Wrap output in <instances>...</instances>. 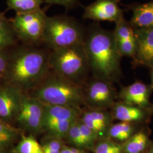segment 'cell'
I'll return each instance as SVG.
<instances>
[{
  "instance_id": "obj_1",
  "label": "cell",
  "mask_w": 153,
  "mask_h": 153,
  "mask_svg": "<svg viewBox=\"0 0 153 153\" xmlns=\"http://www.w3.org/2000/svg\"><path fill=\"white\" fill-rule=\"evenodd\" d=\"M83 45L90 71L95 78L112 82L121 75V56L113 31L104 29L98 23L86 28Z\"/></svg>"
},
{
  "instance_id": "obj_2",
  "label": "cell",
  "mask_w": 153,
  "mask_h": 153,
  "mask_svg": "<svg viewBox=\"0 0 153 153\" xmlns=\"http://www.w3.org/2000/svg\"><path fill=\"white\" fill-rule=\"evenodd\" d=\"M49 53L27 45L18 49L9 61L7 69L16 85L14 88L27 90L38 87L48 76L51 68Z\"/></svg>"
},
{
  "instance_id": "obj_3",
  "label": "cell",
  "mask_w": 153,
  "mask_h": 153,
  "mask_svg": "<svg viewBox=\"0 0 153 153\" xmlns=\"http://www.w3.org/2000/svg\"><path fill=\"white\" fill-rule=\"evenodd\" d=\"M55 73V72H54ZM33 97L42 103L79 109L85 104L84 91L76 83L56 74L46 76L36 87Z\"/></svg>"
},
{
  "instance_id": "obj_4",
  "label": "cell",
  "mask_w": 153,
  "mask_h": 153,
  "mask_svg": "<svg viewBox=\"0 0 153 153\" xmlns=\"http://www.w3.org/2000/svg\"><path fill=\"white\" fill-rule=\"evenodd\" d=\"M86 28L71 16L66 15L47 16L43 44L51 50L83 44Z\"/></svg>"
},
{
  "instance_id": "obj_5",
  "label": "cell",
  "mask_w": 153,
  "mask_h": 153,
  "mask_svg": "<svg viewBox=\"0 0 153 153\" xmlns=\"http://www.w3.org/2000/svg\"><path fill=\"white\" fill-rule=\"evenodd\" d=\"M49 62L56 74L75 83L82 79L90 70L83 44L52 50Z\"/></svg>"
},
{
  "instance_id": "obj_6",
  "label": "cell",
  "mask_w": 153,
  "mask_h": 153,
  "mask_svg": "<svg viewBox=\"0 0 153 153\" xmlns=\"http://www.w3.org/2000/svg\"><path fill=\"white\" fill-rule=\"evenodd\" d=\"M47 16L42 9L27 13L16 14L10 21L17 38L27 45L43 43Z\"/></svg>"
},
{
  "instance_id": "obj_7",
  "label": "cell",
  "mask_w": 153,
  "mask_h": 153,
  "mask_svg": "<svg viewBox=\"0 0 153 153\" xmlns=\"http://www.w3.org/2000/svg\"><path fill=\"white\" fill-rule=\"evenodd\" d=\"M85 104L90 109H110L116 102L117 93L111 82L95 78L84 91Z\"/></svg>"
},
{
  "instance_id": "obj_8",
  "label": "cell",
  "mask_w": 153,
  "mask_h": 153,
  "mask_svg": "<svg viewBox=\"0 0 153 153\" xmlns=\"http://www.w3.org/2000/svg\"><path fill=\"white\" fill-rule=\"evenodd\" d=\"M43 104L33 97L22 96V106L16 120L25 131L39 134L43 131Z\"/></svg>"
},
{
  "instance_id": "obj_9",
  "label": "cell",
  "mask_w": 153,
  "mask_h": 153,
  "mask_svg": "<svg viewBox=\"0 0 153 153\" xmlns=\"http://www.w3.org/2000/svg\"><path fill=\"white\" fill-rule=\"evenodd\" d=\"M120 0H96L87 6L83 18L95 21H109L116 23L124 16L119 6Z\"/></svg>"
},
{
  "instance_id": "obj_10",
  "label": "cell",
  "mask_w": 153,
  "mask_h": 153,
  "mask_svg": "<svg viewBox=\"0 0 153 153\" xmlns=\"http://www.w3.org/2000/svg\"><path fill=\"white\" fill-rule=\"evenodd\" d=\"M153 90L151 85L137 81L121 88L117 94V99L126 104L150 111L152 104L150 102V97Z\"/></svg>"
},
{
  "instance_id": "obj_11",
  "label": "cell",
  "mask_w": 153,
  "mask_h": 153,
  "mask_svg": "<svg viewBox=\"0 0 153 153\" xmlns=\"http://www.w3.org/2000/svg\"><path fill=\"white\" fill-rule=\"evenodd\" d=\"M134 29V28H133ZM137 48L133 60L135 66L153 67V28L134 29Z\"/></svg>"
},
{
  "instance_id": "obj_12",
  "label": "cell",
  "mask_w": 153,
  "mask_h": 153,
  "mask_svg": "<svg viewBox=\"0 0 153 153\" xmlns=\"http://www.w3.org/2000/svg\"><path fill=\"white\" fill-rule=\"evenodd\" d=\"M111 109L114 120L145 125L150 120L152 114L150 110L116 101Z\"/></svg>"
},
{
  "instance_id": "obj_13",
  "label": "cell",
  "mask_w": 153,
  "mask_h": 153,
  "mask_svg": "<svg viewBox=\"0 0 153 153\" xmlns=\"http://www.w3.org/2000/svg\"><path fill=\"white\" fill-rule=\"evenodd\" d=\"M83 123L98 136L99 140L106 138L109 128L114 120L111 111L103 109H88L79 117Z\"/></svg>"
},
{
  "instance_id": "obj_14",
  "label": "cell",
  "mask_w": 153,
  "mask_h": 153,
  "mask_svg": "<svg viewBox=\"0 0 153 153\" xmlns=\"http://www.w3.org/2000/svg\"><path fill=\"white\" fill-rule=\"evenodd\" d=\"M22 95L13 86L0 88V118L6 121L16 119L22 106Z\"/></svg>"
},
{
  "instance_id": "obj_15",
  "label": "cell",
  "mask_w": 153,
  "mask_h": 153,
  "mask_svg": "<svg viewBox=\"0 0 153 153\" xmlns=\"http://www.w3.org/2000/svg\"><path fill=\"white\" fill-rule=\"evenodd\" d=\"M43 131L45 126L51 124L61 121L75 120L79 117V111L77 108L49 104H43Z\"/></svg>"
},
{
  "instance_id": "obj_16",
  "label": "cell",
  "mask_w": 153,
  "mask_h": 153,
  "mask_svg": "<svg viewBox=\"0 0 153 153\" xmlns=\"http://www.w3.org/2000/svg\"><path fill=\"white\" fill-rule=\"evenodd\" d=\"M129 22L134 29L153 28V0L143 4L134 5Z\"/></svg>"
},
{
  "instance_id": "obj_17",
  "label": "cell",
  "mask_w": 153,
  "mask_h": 153,
  "mask_svg": "<svg viewBox=\"0 0 153 153\" xmlns=\"http://www.w3.org/2000/svg\"><path fill=\"white\" fill-rule=\"evenodd\" d=\"M150 131L144 126L129 138L121 144L123 153H146L152 142Z\"/></svg>"
},
{
  "instance_id": "obj_18",
  "label": "cell",
  "mask_w": 153,
  "mask_h": 153,
  "mask_svg": "<svg viewBox=\"0 0 153 153\" xmlns=\"http://www.w3.org/2000/svg\"><path fill=\"white\" fill-rule=\"evenodd\" d=\"M145 125L120 121L112 124L109 128L107 137L113 141L122 144L139 131Z\"/></svg>"
},
{
  "instance_id": "obj_19",
  "label": "cell",
  "mask_w": 153,
  "mask_h": 153,
  "mask_svg": "<svg viewBox=\"0 0 153 153\" xmlns=\"http://www.w3.org/2000/svg\"><path fill=\"white\" fill-rule=\"evenodd\" d=\"M16 36L10 21L4 13H0V50H4L14 44Z\"/></svg>"
},
{
  "instance_id": "obj_20",
  "label": "cell",
  "mask_w": 153,
  "mask_h": 153,
  "mask_svg": "<svg viewBox=\"0 0 153 153\" xmlns=\"http://www.w3.org/2000/svg\"><path fill=\"white\" fill-rule=\"evenodd\" d=\"M44 2V0H7L9 8L14 10L16 14L38 10Z\"/></svg>"
},
{
  "instance_id": "obj_21",
  "label": "cell",
  "mask_w": 153,
  "mask_h": 153,
  "mask_svg": "<svg viewBox=\"0 0 153 153\" xmlns=\"http://www.w3.org/2000/svg\"><path fill=\"white\" fill-rule=\"evenodd\" d=\"M14 153H44L42 145L32 136L22 137Z\"/></svg>"
},
{
  "instance_id": "obj_22",
  "label": "cell",
  "mask_w": 153,
  "mask_h": 153,
  "mask_svg": "<svg viewBox=\"0 0 153 153\" xmlns=\"http://www.w3.org/2000/svg\"><path fill=\"white\" fill-rule=\"evenodd\" d=\"M77 119L61 121L51 124L44 128V131H47L50 136L61 140L65 138L71 126Z\"/></svg>"
},
{
  "instance_id": "obj_23",
  "label": "cell",
  "mask_w": 153,
  "mask_h": 153,
  "mask_svg": "<svg viewBox=\"0 0 153 153\" xmlns=\"http://www.w3.org/2000/svg\"><path fill=\"white\" fill-rule=\"evenodd\" d=\"M78 119L71 126L67 133L65 138L75 148H79L83 150L89 149L78 126Z\"/></svg>"
},
{
  "instance_id": "obj_24",
  "label": "cell",
  "mask_w": 153,
  "mask_h": 153,
  "mask_svg": "<svg viewBox=\"0 0 153 153\" xmlns=\"http://www.w3.org/2000/svg\"><path fill=\"white\" fill-rule=\"evenodd\" d=\"M92 150L93 153H123L121 144L108 138L98 140Z\"/></svg>"
},
{
  "instance_id": "obj_25",
  "label": "cell",
  "mask_w": 153,
  "mask_h": 153,
  "mask_svg": "<svg viewBox=\"0 0 153 153\" xmlns=\"http://www.w3.org/2000/svg\"><path fill=\"white\" fill-rule=\"evenodd\" d=\"M19 135V131L11 126L0 122V148L12 143Z\"/></svg>"
},
{
  "instance_id": "obj_26",
  "label": "cell",
  "mask_w": 153,
  "mask_h": 153,
  "mask_svg": "<svg viewBox=\"0 0 153 153\" xmlns=\"http://www.w3.org/2000/svg\"><path fill=\"white\" fill-rule=\"evenodd\" d=\"M43 152L60 153L62 148L64 147L62 140L49 136V138L45 139L41 145Z\"/></svg>"
},
{
  "instance_id": "obj_27",
  "label": "cell",
  "mask_w": 153,
  "mask_h": 153,
  "mask_svg": "<svg viewBox=\"0 0 153 153\" xmlns=\"http://www.w3.org/2000/svg\"><path fill=\"white\" fill-rule=\"evenodd\" d=\"M44 1L51 5L62 6L68 10L74 8L79 2V0H44Z\"/></svg>"
},
{
  "instance_id": "obj_28",
  "label": "cell",
  "mask_w": 153,
  "mask_h": 153,
  "mask_svg": "<svg viewBox=\"0 0 153 153\" xmlns=\"http://www.w3.org/2000/svg\"><path fill=\"white\" fill-rule=\"evenodd\" d=\"M2 51L0 50V76L6 71L9 61L8 56Z\"/></svg>"
},
{
  "instance_id": "obj_29",
  "label": "cell",
  "mask_w": 153,
  "mask_h": 153,
  "mask_svg": "<svg viewBox=\"0 0 153 153\" xmlns=\"http://www.w3.org/2000/svg\"><path fill=\"white\" fill-rule=\"evenodd\" d=\"M60 153H88L85 151V150L81 149L79 148H75V147H66L64 146L62 148V150L61 151Z\"/></svg>"
},
{
  "instance_id": "obj_30",
  "label": "cell",
  "mask_w": 153,
  "mask_h": 153,
  "mask_svg": "<svg viewBox=\"0 0 153 153\" xmlns=\"http://www.w3.org/2000/svg\"><path fill=\"white\" fill-rule=\"evenodd\" d=\"M146 153H153V141H152Z\"/></svg>"
},
{
  "instance_id": "obj_31",
  "label": "cell",
  "mask_w": 153,
  "mask_h": 153,
  "mask_svg": "<svg viewBox=\"0 0 153 153\" xmlns=\"http://www.w3.org/2000/svg\"><path fill=\"white\" fill-rule=\"evenodd\" d=\"M153 78V67L151 68V79Z\"/></svg>"
},
{
  "instance_id": "obj_32",
  "label": "cell",
  "mask_w": 153,
  "mask_h": 153,
  "mask_svg": "<svg viewBox=\"0 0 153 153\" xmlns=\"http://www.w3.org/2000/svg\"><path fill=\"white\" fill-rule=\"evenodd\" d=\"M150 112H151L152 114L153 115V103L152 104V107H151V108H150Z\"/></svg>"
},
{
  "instance_id": "obj_33",
  "label": "cell",
  "mask_w": 153,
  "mask_h": 153,
  "mask_svg": "<svg viewBox=\"0 0 153 153\" xmlns=\"http://www.w3.org/2000/svg\"><path fill=\"white\" fill-rule=\"evenodd\" d=\"M151 85H152V86L153 88V78L152 79V84H151Z\"/></svg>"
},
{
  "instance_id": "obj_34",
  "label": "cell",
  "mask_w": 153,
  "mask_h": 153,
  "mask_svg": "<svg viewBox=\"0 0 153 153\" xmlns=\"http://www.w3.org/2000/svg\"><path fill=\"white\" fill-rule=\"evenodd\" d=\"M0 153H4L3 152V151L2 150H1V149H0Z\"/></svg>"
}]
</instances>
